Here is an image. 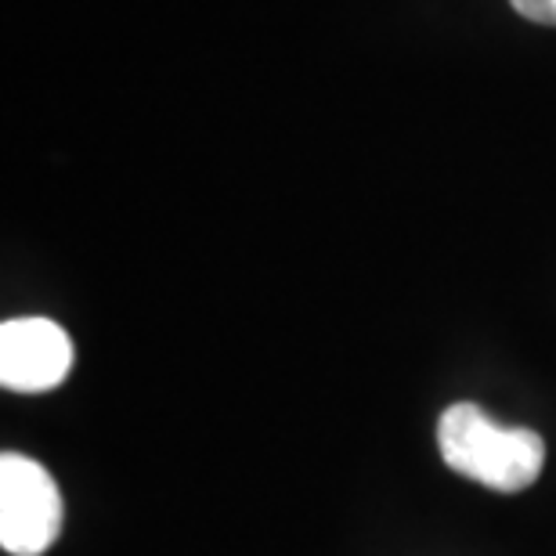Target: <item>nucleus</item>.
Here are the masks:
<instances>
[{"instance_id":"nucleus-1","label":"nucleus","mask_w":556,"mask_h":556,"mask_svg":"<svg viewBox=\"0 0 556 556\" xmlns=\"http://www.w3.org/2000/svg\"><path fill=\"white\" fill-rule=\"evenodd\" d=\"M438 452L452 473L466 481L514 495L542 477L546 441L528 427H498L484 408L459 402L438 419Z\"/></svg>"},{"instance_id":"nucleus-4","label":"nucleus","mask_w":556,"mask_h":556,"mask_svg":"<svg viewBox=\"0 0 556 556\" xmlns=\"http://www.w3.org/2000/svg\"><path fill=\"white\" fill-rule=\"evenodd\" d=\"M514 8L539 26H556V0H514Z\"/></svg>"},{"instance_id":"nucleus-2","label":"nucleus","mask_w":556,"mask_h":556,"mask_svg":"<svg viewBox=\"0 0 556 556\" xmlns=\"http://www.w3.org/2000/svg\"><path fill=\"white\" fill-rule=\"evenodd\" d=\"M62 492L37 459L0 455V546L11 556H40L62 535Z\"/></svg>"},{"instance_id":"nucleus-3","label":"nucleus","mask_w":556,"mask_h":556,"mask_svg":"<svg viewBox=\"0 0 556 556\" xmlns=\"http://www.w3.org/2000/svg\"><path fill=\"white\" fill-rule=\"evenodd\" d=\"M76 362L73 340L51 318H8L0 326V383L11 394L54 391Z\"/></svg>"}]
</instances>
